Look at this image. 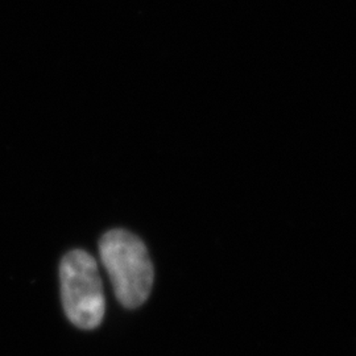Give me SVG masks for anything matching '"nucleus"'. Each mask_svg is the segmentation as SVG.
<instances>
[{
	"instance_id": "nucleus-1",
	"label": "nucleus",
	"mask_w": 356,
	"mask_h": 356,
	"mask_svg": "<svg viewBox=\"0 0 356 356\" xmlns=\"http://www.w3.org/2000/svg\"><path fill=\"white\" fill-rule=\"evenodd\" d=\"M99 254L118 301L127 309L143 305L152 291L154 272L140 238L126 229H111L99 241Z\"/></svg>"
},
{
	"instance_id": "nucleus-2",
	"label": "nucleus",
	"mask_w": 356,
	"mask_h": 356,
	"mask_svg": "<svg viewBox=\"0 0 356 356\" xmlns=\"http://www.w3.org/2000/svg\"><path fill=\"white\" fill-rule=\"evenodd\" d=\"M60 280L66 317L79 329H97L104 317L106 300L95 259L82 250L70 251L61 261Z\"/></svg>"
}]
</instances>
